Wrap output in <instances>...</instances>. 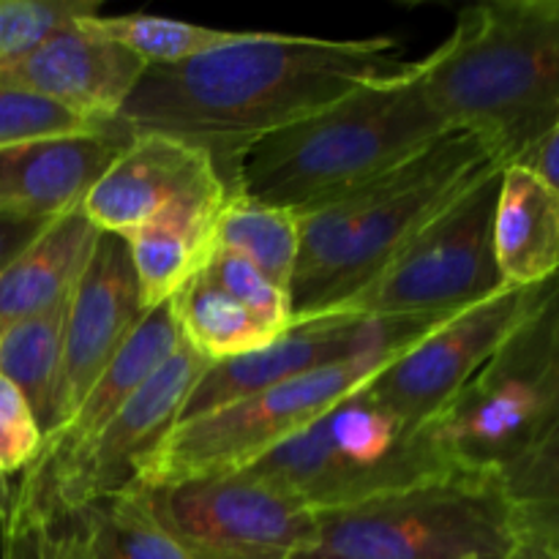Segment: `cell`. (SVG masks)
I'll return each instance as SVG.
<instances>
[{
	"label": "cell",
	"mask_w": 559,
	"mask_h": 559,
	"mask_svg": "<svg viewBox=\"0 0 559 559\" xmlns=\"http://www.w3.org/2000/svg\"><path fill=\"white\" fill-rule=\"evenodd\" d=\"M169 309H173L175 325L180 331V342L211 364L249 355L282 336V331L246 309L205 271L197 273L169 300Z\"/></svg>",
	"instance_id": "cell-21"
},
{
	"label": "cell",
	"mask_w": 559,
	"mask_h": 559,
	"mask_svg": "<svg viewBox=\"0 0 559 559\" xmlns=\"http://www.w3.org/2000/svg\"><path fill=\"white\" fill-rule=\"evenodd\" d=\"M0 559H20V557H16L11 549H3V546H0Z\"/></svg>",
	"instance_id": "cell-36"
},
{
	"label": "cell",
	"mask_w": 559,
	"mask_h": 559,
	"mask_svg": "<svg viewBox=\"0 0 559 559\" xmlns=\"http://www.w3.org/2000/svg\"><path fill=\"white\" fill-rule=\"evenodd\" d=\"M131 131L112 123L0 151V213L58 218L76 211Z\"/></svg>",
	"instance_id": "cell-17"
},
{
	"label": "cell",
	"mask_w": 559,
	"mask_h": 559,
	"mask_svg": "<svg viewBox=\"0 0 559 559\" xmlns=\"http://www.w3.org/2000/svg\"><path fill=\"white\" fill-rule=\"evenodd\" d=\"M393 36L317 38L240 31L175 66H147L115 123L202 147L233 186L240 156L284 126L404 71Z\"/></svg>",
	"instance_id": "cell-1"
},
{
	"label": "cell",
	"mask_w": 559,
	"mask_h": 559,
	"mask_svg": "<svg viewBox=\"0 0 559 559\" xmlns=\"http://www.w3.org/2000/svg\"><path fill=\"white\" fill-rule=\"evenodd\" d=\"M213 249L233 251L276 287H293L300 254V218L287 207H273L233 191L218 216Z\"/></svg>",
	"instance_id": "cell-23"
},
{
	"label": "cell",
	"mask_w": 559,
	"mask_h": 559,
	"mask_svg": "<svg viewBox=\"0 0 559 559\" xmlns=\"http://www.w3.org/2000/svg\"><path fill=\"white\" fill-rule=\"evenodd\" d=\"M513 164H522L530 173L538 175L540 180H546L551 189L559 191V120Z\"/></svg>",
	"instance_id": "cell-33"
},
{
	"label": "cell",
	"mask_w": 559,
	"mask_h": 559,
	"mask_svg": "<svg viewBox=\"0 0 559 559\" xmlns=\"http://www.w3.org/2000/svg\"><path fill=\"white\" fill-rule=\"evenodd\" d=\"M98 229L76 211L52 218L41 235L0 273V333L27 317L66 304L96 249Z\"/></svg>",
	"instance_id": "cell-20"
},
{
	"label": "cell",
	"mask_w": 559,
	"mask_h": 559,
	"mask_svg": "<svg viewBox=\"0 0 559 559\" xmlns=\"http://www.w3.org/2000/svg\"><path fill=\"white\" fill-rule=\"evenodd\" d=\"M424 87L451 131L513 164L559 120V0H489L462 9L424 60Z\"/></svg>",
	"instance_id": "cell-2"
},
{
	"label": "cell",
	"mask_w": 559,
	"mask_h": 559,
	"mask_svg": "<svg viewBox=\"0 0 559 559\" xmlns=\"http://www.w3.org/2000/svg\"><path fill=\"white\" fill-rule=\"evenodd\" d=\"M497 480L513 511L559 513V426Z\"/></svg>",
	"instance_id": "cell-29"
},
{
	"label": "cell",
	"mask_w": 559,
	"mask_h": 559,
	"mask_svg": "<svg viewBox=\"0 0 559 559\" xmlns=\"http://www.w3.org/2000/svg\"><path fill=\"white\" fill-rule=\"evenodd\" d=\"M551 309H555V338H557V407H559V276L551 289Z\"/></svg>",
	"instance_id": "cell-34"
},
{
	"label": "cell",
	"mask_w": 559,
	"mask_h": 559,
	"mask_svg": "<svg viewBox=\"0 0 559 559\" xmlns=\"http://www.w3.org/2000/svg\"><path fill=\"white\" fill-rule=\"evenodd\" d=\"M240 473L320 513L459 469L364 385Z\"/></svg>",
	"instance_id": "cell-5"
},
{
	"label": "cell",
	"mask_w": 559,
	"mask_h": 559,
	"mask_svg": "<svg viewBox=\"0 0 559 559\" xmlns=\"http://www.w3.org/2000/svg\"><path fill=\"white\" fill-rule=\"evenodd\" d=\"M102 14L98 0H0V63L14 60L60 27Z\"/></svg>",
	"instance_id": "cell-26"
},
{
	"label": "cell",
	"mask_w": 559,
	"mask_h": 559,
	"mask_svg": "<svg viewBox=\"0 0 559 559\" xmlns=\"http://www.w3.org/2000/svg\"><path fill=\"white\" fill-rule=\"evenodd\" d=\"M491 240L506 287H538L557 278L559 191L522 164H506Z\"/></svg>",
	"instance_id": "cell-18"
},
{
	"label": "cell",
	"mask_w": 559,
	"mask_h": 559,
	"mask_svg": "<svg viewBox=\"0 0 559 559\" xmlns=\"http://www.w3.org/2000/svg\"><path fill=\"white\" fill-rule=\"evenodd\" d=\"M191 559H293L314 513L243 473L131 489Z\"/></svg>",
	"instance_id": "cell-10"
},
{
	"label": "cell",
	"mask_w": 559,
	"mask_h": 559,
	"mask_svg": "<svg viewBox=\"0 0 559 559\" xmlns=\"http://www.w3.org/2000/svg\"><path fill=\"white\" fill-rule=\"evenodd\" d=\"M233 186L213 156L167 134H131L82 202L104 235L129 238L151 224H173L211 240Z\"/></svg>",
	"instance_id": "cell-11"
},
{
	"label": "cell",
	"mask_w": 559,
	"mask_h": 559,
	"mask_svg": "<svg viewBox=\"0 0 559 559\" xmlns=\"http://www.w3.org/2000/svg\"><path fill=\"white\" fill-rule=\"evenodd\" d=\"M211 366L180 342L178 353L109 418V424L63 459H33L22 473L66 506L107 500L134 486L136 469L178 426L191 388Z\"/></svg>",
	"instance_id": "cell-13"
},
{
	"label": "cell",
	"mask_w": 559,
	"mask_h": 559,
	"mask_svg": "<svg viewBox=\"0 0 559 559\" xmlns=\"http://www.w3.org/2000/svg\"><path fill=\"white\" fill-rule=\"evenodd\" d=\"M502 164L480 175L453 205L431 218L358 293L320 317L426 320L453 317L502 293L495 260V205ZM314 317V320H320Z\"/></svg>",
	"instance_id": "cell-9"
},
{
	"label": "cell",
	"mask_w": 559,
	"mask_h": 559,
	"mask_svg": "<svg viewBox=\"0 0 559 559\" xmlns=\"http://www.w3.org/2000/svg\"><path fill=\"white\" fill-rule=\"evenodd\" d=\"M96 129H104V126L91 123V120L80 118L71 109L58 107V104L47 102V98L0 87V151L22 145V142L80 134V131Z\"/></svg>",
	"instance_id": "cell-27"
},
{
	"label": "cell",
	"mask_w": 559,
	"mask_h": 559,
	"mask_svg": "<svg viewBox=\"0 0 559 559\" xmlns=\"http://www.w3.org/2000/svg\"><path fill=\"white\" fill-rule=\"evenodd\" d=\"M516 540L538 559H559V513L513 511Z\"/></svg>",
	"instance_id": "cell-31"
},
{
	"label": "cell",
	"mask_w": 559,
	"mask_h": 559,
	"mask_svg": "<svg viewBox=\"0 0 559 559\" xmlns=\"http://www.w3.org/2000/svg\"><path fill=\"white\" fill-rule=\"evenodd\" d=\"M82 22H85L87 31L129 49L145 66L183 63V60L233 41L240 33L156 14H104L102 11V14L87 16Z\"/></svg>",
	"instance_id": "cell-25"
},
{
	"label": "cell",
	"mask_w": 559,
	"mask_h": 559,
	"mask_svg": "<svg viewBox=\"0 0 559 559\" xmlns=\"http://www.w3.org/2000/svg\"><path fill=\"white\" fill-rule=\"evenodd\" d=\"M424 87V63L360 87L262 136L240 156L233 191L306 211L369 183L448 134Z\"/></svg>",
	"instance_id": "cell-4"
},
{
	"label": "cell",
	"mask_w": 559,
	"mask_h": 559,
	"mask_svg": "<svg viewBox=\"0 0 559 559\" xmlns=\"http://www.w3.org/2000/svg\"><path fill=\"white\" fill-rule=\"evenodd\" d=\"M402 353L404 349H385L344 360L183 420L140 464L131 489L218 478L251 467L257 459L298 435L333 404L369 385Z\"/></svg>",
	"instance_id": "cell-8"
},
{
	"label": "cell",
	"mask_w": 559,
	"mask_h": 559,
	"mask_svg": "<svg viewBox=\"0 0 559 559\" xmlns=\"http://www.w3.org/2000/svg\"><path fill=\"white\" fill-rule=\"evenodd\" d=\"M145 71L147 66L136 55L76 20L20 58L0 63V87L33 93L91 123L109 126Z\"/></svg>",
	"instance_id": "cell-16"
},
{
	"label": "cell",
	"mask_w": 559,
	"mask_h": 559,
	"mask_svg": "<svg viewBox=\"0 0 559 559\" xmlns=\"http://www.w3.org/2000/svg\"><path fill=\"white\" fill-rule=\"evenodd\" d=\"M44 445V431L31 404L0 377V478L22 473Z\"/></svg>",
	"instance_id": "cell-30"
},
{
	"label": "cell",
	"mask_w": 559,
	"mask_h": 559,
	"mask_svg": "<svg viewBox=\"0 0 559 559\" xmlns=\"http://www.w3.org/2000/svg\"><path fill=\"white\" fill-rule=\"evenodd\" d=\"M69 300L44 314L27 317L0 333V377L25 396L44 437L55 429V418H58Z\"/></svg>",
	"instance_id": "cell-22"
},
{
	"label": "cell",
	"mask_w": 559,
	"mask_h": 559,
	"mask_svg": "<svg viewBox=\"0 0 559 559\" xmlns=\"http://www.w3.org/2000/svg\"><path fill=\"white\" fill-rule=\"evenodd\" d=\"M445 320L451 317H426V320L320 317V320L298 322L262 349L207 366L191 388L178 424L282 382L298 380L317 369L371 353H385V349H407Z\"/></svg>",
	"instance_id": "cell-14"
},
{
	"label": "cell",
	"mask_w": 559,
	"mask_h": 559,
	"mask_svg": "<svg viewBox=\"0 0 559 559\" xmlns=\"http://www.w3.org/2000/svg\"><path fill=\"white\" fill-rule=\"evenodd\" d=\"M145 314L129 243L118 235L102 233L69 300L55 429L74 415L93 382L129 342Z\"/></svg>",
	"instance_id": "cell-15"
},
{
	"label": "cell",
	"mask_w": 559,
	"mask_h": 559,
	"mask_svg": "<svg viewBox=\"0 0 559 559\" xmlns=\"http://www.w3.org/2000/svg\"><path fill=\"white\" fill-rule=\"evenodd\" d=\"M551 284L555 278L538 287H506L484 304L459 311L409 344L366 388L404 424L424 429L489 364Z\"/></svg>",
	"instance_id": "cell-12"
},
{
	"label": "cell",
	"mask_w": 559,
	"mask_h": 559,
	"mask_svg": "<svg viewBox=\"0 0 559 559\" xmlns=\"http://www.w3.org/2000/svg\"><path fill=\"white\" fill-rule=\"evenodd\" d=\"M52 218L16 216V213H0V273L16 260V254L27 249L38 235L47 229Z\"/></svg>",
	"instance_id": "cell-32"
},
{
	"label": "cell",
	"mask_w": 559,
	"mask_h": 559,
	"mask_svg": "<svg viewBox=\"0 0 559 559\" xmlns=\"http://www.w3.org/2000/svg\"><path fill=\"white\" fill-rule=\"evenodd\" d=\"M202 271L271 328L282 333L293 328V300H289L287 289L276 287L271 278H265L254 265H249L243 257L233 254V251L213 249Z\"/></svg>",
	"instance_id": "cell-28"
},
{
	"label": "cell",
	"mask_w": 559,
	"mask_h": 559,
	"mask_svg": "<svg viewBox=\"0 0 559 559\" xmlns=\"http://www.w3.org/2000/svg\"><path fill=\"white\" fill-rule=\"evenodd\" d=\"M123 240L145 311L167 306L205 267L213 251L211 240L173 224H151Z\"/></svg>",
	"instance_id": "cell-24"
},
{
	"label": "cell",
	"mask_w": 559,
	"mask_h": 559,
	"mask_svg": "<svg viewBox=\"0 0 559 559\" xmlns=\"http://www.w3.org/2000/svg\"><path fill=\"white\" fill-rule=\"evenodd\" d=\"M502 559H538V557L533 555V549H527V546L519 544V540H516V546H513V549L508 551V555Z\"/></svg>",
	"instance_id": "cell-35"
},
{
	"label": "cell",
	"mask_w": 559,
	"mask_h": 559,
	"mask_svg": "<svg viewBox=\"0 0 559 559\" xmlns=\"http://www.w3.org/2000/svg\"><path fill=\"white\" fill-rule=\"evenodd\" d=\"M178 347L180 331L169 304L147 311L129 342L93 382L74 415L60 429L44 437L36 459H63L85 448L109 424V418L178 353Z\"/></svg>",
	"instance_id": "cell-19"
},
{
	"label": "cell",
	"mask_w": 559,
	"mask_h": 559,
	"mask_svg": "<svg viewBox=\"0 0 559 559\" xmlns=\"http://www.w3.org/2000/svg\"><path fill=\"white\" fill-rule=\"evenodd\" d=\"M497 164L478 136L448 131L391 173L300 211V254L289 287L293 325L358 293Z\"/></svg>",
	"instance_id": "cell-3"
},
{
	"label": "cell",
	"mask_w": 559,
	"mask_h": 559,
	"mask_svg": "<svg viewBox=\"0 0 559 559\" xmlns=\"http://www.w3.org/2000/svg\"><path fill=\"white\" fill-rule=\"evenodd\" d=\"M516 546L497 475L451 473L314 513L293 559H502Z\"/></svg>",
	"instance_id": "cell-6"
},
{
	"label": "cell",
	"mask_w": 559,
	"mask_h": 559,
	"mask_svg": "<svg viewBox=\"0 0 559 559\" xmlns=\"http://www.w3.org/2000/svg\"><path fill=\"white\" fill-rule=\"evenodd\" d=\"M551 289L555 284L464 391L426 424L459 473L500 475L559 426Z\"/></svg>",
	"instance_id": "cell-7"
}]
</instances>
